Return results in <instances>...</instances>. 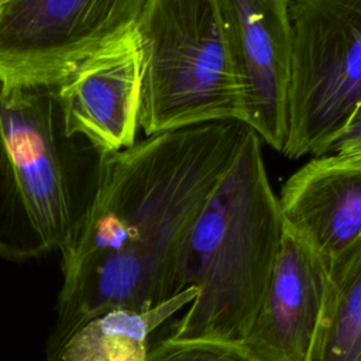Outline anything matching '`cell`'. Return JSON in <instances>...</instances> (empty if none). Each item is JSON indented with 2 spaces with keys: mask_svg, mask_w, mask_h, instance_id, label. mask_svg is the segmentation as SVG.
I'll use <instances>...</instances> for the list:
<instances>
[{
  "mask_svg": "<svg viewBox=\"0 0 361 361\" xmlns=\"http://www.w3.org/2000/svg\"><path fill=\"white\" fill-rule=\"evenodd\" d=\"M289 159L329 154L361 102V0H290Z\"/></svg>",
  "mask_w": 361,
  "mask_h": 361,
  "instance_id": "5",
  "label": "cell"
},
{
  "mask_svg": "<svg viewBox=\"0 0 361 361\" xmlns=\"http://www.w3.org/2000/svg\"><path fill=\"white\" fill-rule=\"evenodd\" d=\"M358 117H361V102H360V104H358V107H357V111H355L353 120H354V118H358ZM353 120H351V121H353Z\"/></svg>",
  "mask_w": 361,
  "mask_h": 361,
  "instance_id": "15",
  "label": "cell"
},
{
  "mask_svg": "<svg viewBox=\"0 0 361 361\" xmlns=\"http://www.w3.org/2000/svg\"><path fill=\"white\" fill-rule=\"evenodd\" d=\"M1 1H4V0H0V3H1Z\"/></svg>",
  "mask_w": 361,
  "mask_h": 361,
  "instance_id": "16",
  "label": "cell"
},
{
  "mask_svg": "<svg viewBox=\"0 0 361 361\" xmlns=\"http://www.w3.org/2000/svg\"><path fill=\"white\" fill-rule=\"evenodd\" d=\"M307 361H361V237L327 267Z\"/></svg>",
  "mask_w": 361,
  "mask_h": 361,
  "instance_id": "12",
  "label": "cell"
},
{
  "mask_svg": "<svg viewBox=\"0 0 361 361\" xmlns=\"http://www.w3.org/2000/svg\"><path fill=\"white\" fill-rule=\"evenodd\" d=\"M290 0H217L238 82L244 124L275 151L288 131Z\"/></svg>",
  "mask_w": 361,
  "mask_h": 361,
  "instance_id": "7",
  "label": "cell"
},
{
  "mask_svg": "<svg viewBox=\"0 0 361 361\" xmlns=\"http://www.w3.org/2000/svg\"><path fill=\"white\" fill-rule=\"evenodd\" d=\"M283 228L261 138L248 128L176 250L164 302L189 288L199 292L166 337L240 344L262 302Z\"/></svg>",
  "mask_w": 361,
  "mask_h": 361,
  "instance_id": "2",
  "label": "cell"
},
{
  "mask_svg": "<svg viewBox=\"0 0 361 361\" xmlns=\"http://www.w3.org/2000/svg\"><path fill=\"white\" fill-rule=\"evenodd\" d=\"M197 292L189 288L149 310L113 309L90 319L68 340L61 361H147L149 334Z\"/></svg>",
  "mask_w": 361,
  "mask_h": 361,
  "instance_id": "11",
  "label": "cell"
},
{
  "mask_svg": "<svg viewBox=\"0 0 361 361\" xmlns=\"http://www.w3.org/2000/svg\"><path fill=\"white\" fill-rule=\"evenodd\" d=\"M147 361H258L241 344L169 337L148 350Z\"/></svg>",
  "mask_w": 361,
  "mask_h": 361,
  "instance_id": "13",
  "label": "cell"
},
{
  "mask_svg": "<svg viewBox=\"0 0 361 361\" xmlns=\"http://www.w3.org/2000/svg\"><path fill=\"white\" fill-rule=\"evenodd\" d=\"M66 134L56 86L0 82V257L62 251L89 203L96 169ZM99 165V164H97Z\"/></svg>",
  "mask_w": 361,
  "mask_h": 361,
  "instance_id": "3",
  "label": "cell"
},
{
  "mask_svg": "<svg viewBox=\"0 0 361 361\" xmlns=\"http://www.w3.org/2000/svg\"><path fill=\"white\" fill-rule=\"evenodd\" d=\"M147 0H4L0 82L58 86L133 31Z\"/></svg>",
  "mask_w": 361,
  "mask_h": 361,
  "instance_id": "6",
  "label": "cell"
},
{
  "mask_svg": "<svg viewBox=\"0 0 361 361\" xmlns=\"http://www.w3.org/2000/svg\"><path fill=\"white\" fill-rule=\"evenodd\" d=\"M285 224L327 264L361 237V151L312 157L282 185Z\"/></svg>",
  "mask_w": 361,
  "mask_h": 361,
  "instance_id": "10",
  "label": "cell"
},
{
  "mask_svg": "<svg viewBox=\"0 0 361 361\" xmlns=\"http://www.w3.org/2000/svg\"><path fill=\"white\" fill-rule=\"evenodd\" d=\"M326 281V261L285 224L262 302L240 344L258 361H307Z\"/></svg>",
  "mask_w": 361,
  "mask_h": 361,
  "instance_id": "9",
  "label": "cell"
},
{
  "mask_svg": "<svg viewBox=\"0 0 361 361\" xmlns=\"http://www.w3.org/2000/svg\"><path fill=\"white\" fill-rule=\"evenodd\" d=\"M56 89L69 137L86 141L102 155L133 147L141 107L135 28L85 61Z\"/></svg>",
  "mask_w": 361,
  "mask_h": 361,
  "instance_id": "8",
  "label": "cell"
},
{
  "mask_svg": "<svg viewBox=\"0 0 361 361\" xmlns=\"http://www.w3.org/2000/svg\"><path fill=\"white\" fill-rule=\"evenodd\" d=\"M135 32L140 128L147 137L214 121L244 123L217 0H147Z\"/></svg>",
  "mask_w": 361,
  "mask_h": 361,
  "instance_id": "4",
  "label": "cell"
},
{
  "mask_svg": "<svg viewBox=\"0 0 361 361\" xmlns=\"http://www.w3.org/2000/svg\"><path fill=\"white\" fill-rule=\"evenodd\" d=\"M247 131L243 121H214L100 155L86 210L61 251L62 285L45 361H61L72 334L96 316L164 303L183 233Z\"/></svg>",
  "mask_w": 361,
  "mask_h": 361,
  "instance_id": "1",
  "label": "cell"
},
{
  "mask_svg": "<svg viewBox=\"0 0 361 361\" xmlns=\"http://www.w3.org/2000/svg\"><path fill=\"white\" fill-rule=\"evenodd\" d=\"M358 151H361V117L348 123V126L334 138L329 152L350 154Z\"/></svg>",
  "mask_w": 361,
  "mask_h": 361,
  "instance_id": "14",
  "label": "cell"
}]
</instances>
